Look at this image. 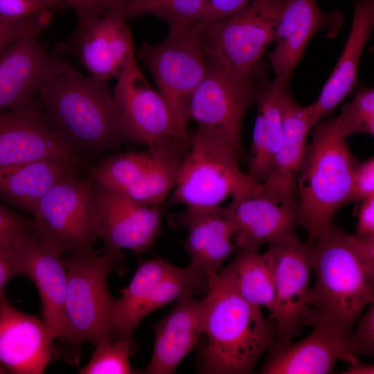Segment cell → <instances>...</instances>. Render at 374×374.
Masks as SVG:
<instances>
[{
  "mask_svg": "<svg viewBox=\"0 0 374 374\" xmlns=\"http://www.w3.org/2000/svg\"><path fill=\"white\" fill-rule=\"evenodd\" d=\"M179 222L188 233L182 246L190 258L189 265L206 276L217 273L238 249L224 207L186 208Z\"/></svg>",
  "mask_w": 374,
  "mask_h": 374,
  "instance_id": "cb8c5ba5",
  "label": "cell"
},
{
  "mask_svg": "<svg viewBox=\"0 0 374 374\" xmlns=\"http://www.w3.org/2000/svg\"><path fill=\"white\" fill-rule=\"evenodd\" d=\"M117 252L104 248L89 255L71 254L64 260L66 287L62 339L73 345L93 344L111 337L115 299L108 276Z\"/></svg>",
  "mask_w": 374,
  "mask_h": 374,
  "instance_id": "52a82bcc",
  "label": "cell"
},
{
  "mask_svg": "<svg viewBox=\"0 0 374 374\" xmlns=\"http://www.w3.org/2000/svg\"><path fill=\"white\" fill-rule=\"evenodd\" d=\"M273 273L278 341H292L303 327L313 274L312 246L292 233L267 244Z\"/></svg>",
  "mask_w": 374,
  "mask_h": 374,
  "instance_id": "8fae6325",
  "label": "cell"
},
{
  "mask_svg": "<svg viewBox=\"0 0 374 374\" xmlns=\"http://www.w3.org/2000/svg\"><path fill=\"white\" fill-rule=\"evenodd\" d=\"M230 263L217 272L247 301L271 313L275 312V290L269 257L259 250L237 249Z\"/></svg>",
  "mask_w": 374,
  "mask_h": 374,
  "instance_id": "83f0119b",
  "label": "cell"
},
{
  "mask_svg": "<svg viewBox=\"0 0 374 374\" xmlns=\"http://www.w3.org/2000/svg\"><path fill=\"white\" fill-rule=\"evenodd\" d=\"M156 154L155 145L140 152L114 154L87 170L88 178L101 187L124 193L137 182L152 164Z\"/></svg>",
  "mask_w": 374,
  "mask_h": 374,
  "instance_id": "f546056e",
  "label": "cell"
},
{
  "mask_svg": "<svg viewBox=\"0 0 374 374\" xmlns=\"http://www.w3.org/2000/svg\"><path fill=\"white\" fill-rule=\"evenodd\" d=\"M283 136L267 178L260 183L267 195L284 202L296 201L299 170L307 145V136L313 124L307 106L299 104L289 87L281 101ZM297 202V201H296Z\"/></svg>",
  "mask_w": 374,
  "mask_h": 374,
  "instance_id": "603a6c76",
  "label": "cell"
},
{
  "mask_svg": "<svg viewBox=\"0 0 374 374\" xmlns=\"http://www.w3.org/2000/svg\"><path fill=\"white\" fill-rule=\"evenodd\" d=\"M112 93L125 138L148 146L168 139L190 138L163 96L147 81L136 60L117 78Z\"/></svg>",
  "mask_w": 374,
  "mask_h": 374,
  "instance_id": "7c38bea8",
  "label": "cell"
},
{
  "mask_svg": "<svg viewBox=\"0 0 374 374\" xmlns=\"http://www.w3.org/2000/svg\"><path fill=\"white\" fill-rule=\"evenodd\" d=\"M312 130L296 181L299 225L315 240L332 224L336 213L351 203L357 161L338 132L334 118L322 120Z\"/></svg>",
  "mask_w": 374,
  "mask_h": 374,
  "instance_id": "277c9868",
  "label": "cell"
},
{
  "mask_svg": "<svg viewBox=\"0 0 374 374\" xmlns=\"http://www.w3.org/2000/svg\"><path fill=\"white\" fill-rule=\"evenodd\" d=\"M334 121L339 134L346 138L362 133L373 136V87L361 88L350 101L342 105L339 116Z\"/></svg>",
  "mask_w": 374,
  "mask_h": 374,
  "instance_id": "d6a6232c",
  "label": "cell"
},
{
  "mask_svg": "<svg viewBox=\"0 0 374 374\" xmlns=\"http://www.w3.org/2000/svg\"><path fill=\"white\" fill-rule=\"evenodd\" d=\"M202 300L188 296L176 301L171 311L154 325L150 360L141 373L171 374L202 335Z\"/></svg>",
  "mask_w": 374,
  "mask_h": 374,
  "instance_id": "d4e9b609",
  "label": "cell"
},
{
  "mask_svg": "<svg viewBox=\"0 0 374 374\" xmlns=\"http://www.w3.org/2000/svg\"><path fill=\"white\" fill-rule=\"evenodd\" d=\"M203 29L204 26L198 21L182 29L169 30L163 41L154 44L145 43L139 53L180 129L188 134V101L207 69L202 42Z\"/></svg>",
  "mask_w": 374,
  "mask_h": 374,
  "instance_id": "30bf717a",
  "label": "cell"
},
{
  "mask_svg": "<svg viewBox=\"0 0 374 374\" xmlns=\"http://www.w3.org/2000/svg\"><path fill=\"white\" fill-rule=\"evenodd\" d=\"M36 96L49 127L80 159L114 149L125 138L108 80L72 66L48 79Z\"/></svg>",
  "mask_w": 374,
  "mask_h": 374,
  "instance_id": "6da1fadb",
  "label": "cell"
},
{
  "mask_svg": "<svg viewBox=\"0 0 374 374\" xmlns=\"http://www.w3.org/2000/svg\"><path fill=\"white\" fill-rule=\"evenodd\" d=\"M252 0H206L199 22L204 26L226 18L246 7Z\"/></svg>",
  "mask_w": 374,
  "mask_h": 374,
  "instance_id": "f35d334b",
  "label": "cell"
},
{
  "mask_svg": "<svg viewBox=\"0 0 374 374\" xmlns=\"http://www.w3.org/2000/svg\"><path fill=\"white\" fill-rule=\"evenodd\" d=\"M53 14L67 8L62 0H36Z\"/></svg>",
  "mask_w": 374,
  "mask_h": 374,
  "instance_id": "ee69618b",
  "label": "cell"
},
{
  "mask_svg": "<svg viewBox=\"0 0 374 374\" xmlns=\"http://www.w3.org/2000/svg\"><path fill=\"white\" fill-rule=\"evenodd\" d=\"M53 13L46 12L23 19H8L0 16V55L15 40L30 31L44 30Z\"/></svg>",
  "mask_w": 374,
  "mask_h": 374,
  "instance_id": "e575fe53",
  "label": "cell"
},
{
  "mask_svg": "<svg viewBox=\"0 0 374 374\" xmlns=\"http://www.w3.org/2000/svg\"><path fill=\"white\" fill-rule=\"evenodd\" d=\"M46 12L50 11L36 0H0V16L6 18L23 19Z\"/></svg>",
  "mask_w": 374,
  "mask_h": 374,
  "instance_id": "ab89813d",
  "label": "cell"
},
{
  "mask_svg": "<svg viewBox=\"0 0 374 374\" xmlns=\"http://www.w3.org/2000/svg\"><path fill=\"white\" fill-rule=\"evenodd\" d=\"M344 374H373L374 366L371 364L362 363L359 361L350 366L342 372Z\"/></svg>",
  "mask_w": 374,
  "mask_h": 374,
  "instance_id": "7bdbcfd3",
  "label": "cell"
},
{
  "mask_svg": "<svg viewBox=\"0 0 374 374\" xmlns=\"http://www.w3.org/2000/svg\"><path fill=\"white\" fill-rule=\"evenodd\" d=\"M30 229L43 246L60 256L93 253L99 228L92 181L77 175L59 181L40 200Z\"/></svg>",
  "mask_w": 374,
  "mask_h": 374,
  "instance_id": "5b68a950",
  "label": "cell"
},
{
  "mask_svg": "<svg viewBox=\"0 0 374 374\" xmlns=\"http://www.w3.org/2000/svg\"><path fill=\"white\" fill-rule=\"evenodd\" d=\"M200 368L207 374L251 373L277 340L276 322L247 301L219 272L207 276Z\"/></svg>",
  "mask_w": 374,
  "mask_h": 374,
  "instance_id": "7a4b0ae2",
  "label": "cell"
},
{
  "mask_svg": "<svg viewBox=\"0 0 374 374\" xmlns=\"http://www.w3.org/2000/svg\"><path fill=\"white\" fill-rule=\"evenodd\" d=\"M285 1L252 0L232 15L204 26L202 42L206 55L238 78H260V61L274 43Z\"/></svg>",
  "mask_w": 374,
  "mask_h": 374,
  "instance_id": "ba28073f",
  "label": "cell"
},
{
  "mask_svg": "<svg viewBox=\"0 0 374 374\" xmlns=\"http://www.w3.org/2000/svg\"><path fill=\"white\" fill-rule=\"evenodd\" d=\"M344 20L335 10L325 12L316 0H285L275 30L274 49L267 59L276 77L290 80L313 36L338 35Z\"/></svg>",
  "mask_w": 374,
  "mask_h": 374,
  "instance_id": "e0dca14e",
  "label": "cell"
},
{
  "mask_svg": "<svg viewBox=\"0 0 374 374\" xmlns=\"http://www.w3.org/2000/svg\"><path fill=\"white\" fill-rule=\"evenodd\" d=\"M28 219L0 204V241L10 244L30 230Z\"/></svg>",
  "mask_w": 374,
  "mask_h": 374,
  "instance_id": "74e56055",
  "label": "cell"
},
{
  "mask_svg": "<svg viewBox=\"0 0 374 374\" xmlns=\"http://www.w3.org/2000/svg\"><path fill=\"white\" fill-rule=\"evenodd\" d=\"M238 249L259 250L283 236L295 233L299 225L297 202H284L257 189L231 198L224 207Z\"/></svg>",
  "mask_w": 374,
  "mask_h": 374,
  "instance_id": "ac0fdd59",
  "label": "cell"
},
{
  "mask_svg": "<svg viewBox=\"0 0 374 374\" xmlns=\"http://www.w3.org/2000/svg\"><path fill=\"white\" fill-rule=\"evenodd\" d=\"M20 275L29 277L38 290L43 321L52 337L62 338L66 268L61 256L43 246L30 230L12 244Z\"/></svg>",
  "mask_w": 374,
  "mask_h": 374,
  "instance_id": "44dd1931",
  "label": "cell"
},
{
  "mask_svg": "<svg viewBox=\"0 0 374 374\" xmlns=\"http://www.w3.org/2000/svg\"><path fill=\"white\" fill-rule=\"evenodd\" d=\"M20 275L12 245L0 241V301L5 299V289L10 280Z\"/></svg>",
  "mask_w": 374,
  "mask_h": 374,
  "instance_id": "60d3db41",
  "label": "cell"
},
{
  "mask_svg": "<svg viewBox=\"0 0 374 374\" xmlns=\"http://www.w3.org/2000/svg\"><path fill=\"white\" fill-rule=\"evenodd\" d=\"M44 159L87 166V161L69 150L53 132L36 96L0 112V167Z\"/></svg>",
  "mask_w": 374,
  "mask_h": 374,
  "instance_id": "9a60e30c",
  "label": "cell"
},
{
  "mask_svg": "<svg viewBox=\"0 0 374 374\" xmlns=\"http://www.w3.org/2000/svg\"><path fill=\"white\" fill-rule=\"evenodd\" d=\"M177 267L161 258H152L142 262L128 285L120 291L115 299L112 330L114 335L134 332L141 322L139 311L155 285L172 273Z\"/></svg>",
  "mask_w": 374,
  "mask_h": 374,
  "instance_id": "f1b7e54d",
  "label": "cell"
},
{
  "mask_svg": "<svg viewBox=\"0 0 374 374\" xmlns=\"http://www.w3.org/2000/svg\"><path fill=\"white\" fill-rule=\"evenodd\" d=\"M207 69L191 94L188 105L189 119L197 130L221 141L242 159L243 123L250 107L256 103L265 81L244 80L207 57Z\"/></svg>",
  "mask_w": 374,
  "mask_h": 374,
  "instance_id": "9c48e42d",
  "label": "cell"
},
{
  "mask_svg": "<svg viewBox=\"0 0 374 374\" xmlns=\"http://www.w3.org/2000/svg\"><path fill=\"white\" fill-rule=\"evenodd\" d=\"M374 27V0H356L343 51L318 98L307 106L313 127L330 115L354 90L364 48Z\"/></svg>",
  "mask_w": 374,
  "mask_h": 374,
  "instance_id": "7402d4cb",
  "label": "cell"
},
{
  "mask_svg": "<svg viewBox=\"0 0 374 374\" xmlns=\"http://www.w3.org/2000/svg\"><path fill=\"white\" fill-rule=\"evenodd\" d=\"M374 196V158L357 162L353 178L351 202Z\"/></svg>",
  "mask_w": 374,
  "mask_h": 374,
  "instance_id": "8d00e7d4",
  "label": "cell"
},
{
  "mask_svg": "<svg viewBox=\"0 0 374 374\" xmlns=\"http://www.w3.org/2000/svg\"><path fill=\"white\" fill-rule=\"evenodd\" d=\"M43 320L0 301V364L7 373L42 374L57 353Z\"/></svg>",
  "mask_w": 374,
  "mask_h": 374,
  "instance_id": "d6986e66",
  "label": "cell"
},
{
  "mask_svg": "<svg viewBox=\"0 0 374 374\" xmlns=\"http://www.w3.org/2000/svg\"><path fill=\"white\" fill-rule=\"evenodd\" d=\"M93 183V182H92ZM93 184L99 239L104 248L141 253L150 249L161 233L158 206L139 203L127 196Z\"/></svg>",
  "mask_w": 374,
  "mask_h": 374,
  "instance_id": "2e32d148",
  "label": "cell"
},
{
  "mask_svg": "<svg viewBox=\"0 0 374 374\" xmlns=\"http://www.w3.org/2000/svg\"><path fill=\"white\" fill-rule=\"evenodd\" d=\"M229 146L196 130L182 161L171 202L186 208H214L229 197L258 188Z\"/></svg>",
  "mask_w": 374,
  "mask_h": 374,
  "instance_id": "8992f818",
  "label": "cell"
},
{
  "mask_svg": "<svg viewBox=\"0 0 374 374\" xmlns=\"http://www.w3.org/2000/svg\"><path fill=\"white\" fill-rule=\"evenodd\" d=\"M310 327L312 331L298 342L276 341L260 373L328 374L339 361L349 364L359 361L348 351L346 337L324 324Z\"/></svg>",
  "mask_w": 374,
  "mask_h": 374,
  "instance_id": "ffe728a7",
  "label": "cell"
},
{
  "mask_svg": "<svg viewBox=\"0 0 374 374\" xmlns=\"http://www.w3.org/2000/svg\"><path fill=\"white\" fill-rule=\"evenodd\" d=\"M310 244L314 283L303 327L321 323L346 337L374 301V268L363 258L356 235L332 224Z\"/></svg>",
  "mask_w": 374,
  "mask_h": 374,
  "instance_id": "3957f363",
  "label": "cell"
},
{
  "mask_svg": "<svg viewBox=\"0 0 374 374\" xmlns=\"http://www.w3.org/2000/svg\"><path fill=\"white\" fill-rule=\"evenodd\" d=\"M82 166L66 161L37 160L0 167V198L31 215L59 181Z\"/></svg>",
  "mask_w": 374,
  "mask_h": 374,
  "instance_id": "484cf974",
  "label": "cell"
},
{
  "mask_svg": "<svg viewBox=\"0 0 374 374\" xmlns=\"http://www.w3.org/2000/svg\"><path fill=\"white\" fill-rule=\"evenodd\" d=\"M206 0H121L127 18L150 15L163 20L169 30L188 27L201 19Z\"/></svg>",
  "mask_w": 374,
  "mask_h": 374,
  "instance_id": "4dcf8cb0",
  "label": "cell"
},
{
  "mask_svg": "<svg viewBox=\"0 0 374 374\" xmlns=\"http://www.w3.org/2000/svg\"><path fill=\"white\" fill-rule=\"evenodd\" d=\"M355 330L345 337L348 351L359 356L374 355V301L368 304L357 318Z\"/></svg>",
  "mask_w": 374,
  "mask_h": 374,
  "instance_id": "836d02e7",
  "label": "cell"
},
{
  "mask_svg": "<svg viewBox=\"0 0 374 374\" xmlns=\"http://www.w3.org/2000/svg\"><path fill=\"white\" fill-rule=\"evenodd\" d=\"M134 332L111 337L94 344L89 362L79 370L80 374L136 373L130 361L134 349Z\"/></svg>",
  "mask_w": 374,
  "mask_h": 374,
  "instance_id": "1f68e13d",
  "label": "cell"
},
{
  "mask_svg": "<svg viewBox=\"0 0 374 374\" xmlns=\"http://www.w3.org/2000/svg\"><path fill=\"white\" fill-rule=\"evenodd\" d=\"M7 373L6 371L0 364V374Z\"/></svg>",
  "mask_w": 374,
  "mask_h": 374,
  "instance_id": "f6af8a7d",
  "label": "cell"
},
{
  "mask_svg": "<svg viewBox=\"0 0 374 374\" xmlns=\"http://www.w3.org/2000/svg\"><path fill=\"white\" fill-rule=\"evenodd\" d=\"M355 235H374V196L359 202Z\"/></svg>",
  "mask_w": 374,
  "mask_h": 374,
  "instance_id": "b9f144b4",
  "label": "cell"
},
{
  "mask_svg": "<svg viewBox=\"0 0 374 374\" xmlns=\"http://www.w3.org/2000/svg\"><path fill=\"white\" fill-rule=\"evenodd\" d=\"M75 12L77 26H84L111 9L120 8L121 0H62Z\"/></svg>",
  "mask_w": 374,
  "mask_h": 374,
  "instance_id": "d590c367",
  "label": "cell"
},
{
  "mask_svg": "<svg viewBox=\"0 0 374 374\" xmlns=\"http://www.w3.org/2000/svg\"><path fill=\"white\" fill-rule=\"evenodd\" d=\"M127 19L120 8L111 9L84 26H77L53 54L75 56L95 78H118L136 60Z\"/></svg>",
  "mask_w": 374,
  "mask_h": 374,
  "instance_id": "4fadbf2b",
  "label": "cell"
},
{
  "mask_svg": "<svg viewBox=\"0 0 374 374\" xmlns=\"http://www.w3.org/2000/svg\"><path fill=\"white\" fill-rule=\"evenodd\" d=\"M43 30L25 33L0 55V112L26 104L51 78L72 67L40 43Z\"/></svg>",
  "mask_w": 374,
  "mask_h": 374,
  "instance_id": "5bb4252c",
  "label": "cell"
},
{
  "mask_svg": "<svg viewBox=\"0 0 374 374\" xmlns=\"http://www.w3.org/2000/svg\"><path fill=\"white\" fill-rule=\"evenodd\" d=\"M189 141L168 139L154 143L156 154L150 166L137 182L121 193L142 204L159 206L176 185Z\"/></svg>",
  "mask_w": 374,
  "mask_h": 374,
  "instance_id": "4316f807",
  "label": "cell"
}]
</instances>
